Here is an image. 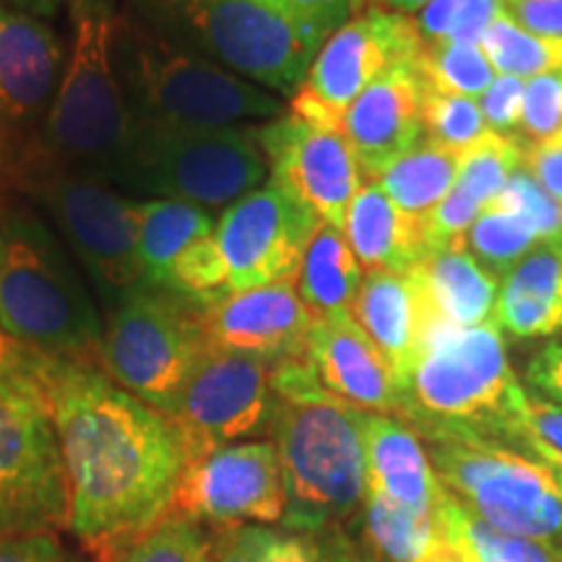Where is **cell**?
<instances>
[{"label":"cell","mask_w":562,"mask_h":562,"mask_svg":"<svg viewBox=\"0 0 562 562\" xmlns=\"http://www.w3.org/2000/svg\"><path fill=\"white\" fill-rule=\"evenodd\" d=\"M19 351L50 406L76 537L97 550L157 524L186 469L172 422L100 368Z\"/></svg>","instance_id":"6da1fadb"},{"label":"cell","mask_w":562,"mask_h":562,"mask_svg":"<svg viewBox=\"0 0 562 562\" xmlns=\"http://www.w3.org/2000/svg\"><path fill=\"white\" fill-rule=\"evenodd\" d=\"M271 389L284 524L321 537L364 503V412L334 396L305 357L273 364Z\"/></svg>","instance_id":"7a4b0ae2"},{"label":"cell","mask_w":562,"mask_h":562,"mask_svg":"<svg viewBox=\"0 0 562 562\" xmlns=\"http://www.w3.org/2000/svg\"><path fill=\"white\" fill-rule=\"evenodd\" d=\"M102 318L50 227L0 209V331L32 355L100 368Z\"/></svg>","instance_id":"3957f363"},{"label":"cell","mask_w":562,"mask_h":562,"mask_svg":"<svg viewBox=\"0 0 562 562\" xmlns=\"http://www.w3.org/2000/svg\"><path fill=\"white\" fill-rule=\"evenodd\" d=\"M117 70L131 115L180 128H235L243 121H277L286 104L258 87L144 24L117 21Z\"/></svg>","instance_id":"277c9868"},{"label":"cell","mask_w":562,"mask_h":562,"mask_svg":"<svg viewBox=\"0 0 562 562\" xmlns=\"http://www.w3.org/2000/svg\"><path fill=\"white\" fill-rule=\"evenodd\" d=\"M3 172L19 191L37 201L79 258L108 305L144 286L138 266V201L100 175L63 165L42 140H26L3 154Z\"/></svg>","instance_id":"5b68a950"},{"label":"cell","mask_w":562,"mask_h":562,"mask_svg":"<svg viewBox=\"0 0 562 562\" xmlns=\"http://www.w3.org/2000/svg\"><path fill=\"white\" fill-rule=\"evenodd\" d=\"M70 47L42 146L63 165L115 180L133 115L117 70L112 0H68Z\"/></svg>","instance_id":"8992f818"},{"label":"cell","mask_w":562,"mask_h":562,"mask_svg":"<svg viewBox=\"0 0 562 562\" xmlns=\"http://www.w3.org/2000/svg\"><path fill=\"white\" fill-rule=\"evenodd\" d=\"M321 220L281 188L261 186L216 220L214 232L175 263L170 292L195 302L297 279L302 256Z\"/></svg>","instance_id":"52a82bcc"},{"label":"cell","mask_w":562,"mask_h":562,"mask_svg":"<svg viewBox=\"0 0 562 562\" xmlns=\"http://www.w3.org/2000/svg\"><path fill=\"white\" fill-rule=\"evenodd\" d=\"M521 389L495 318L425 334L402 383V417L422 438L474 432L497 440L513 393Z\"/></svg>","instance_id":"ba28073f"},{"label":"cell","mask_w":562,"mask_h":562,"mask_svg":"<svg viewBox=\"0 0 562 562\" xmlns=\"http://www.w3.org/2000/svg\"><path fill=\"white\" fill-rule=\"evenodd\" d=\"M266 178L256 128H180L133 117L112 186L211 209L232 206Z\"/></svg>","instance_id":"9c48e42d"},{"label":"cell","mask_w":562,"mask_h":562,"mask_svg":"<svg viewBox=\"0 0 562 562\" xmlns=\"http://www.w3.org/2000/svg\"><path fill=\"white\" fill-rule=\"evenodd\" d=\"M131 5L144 24L284 97L300 89L318 53L271 0H131Z\"/></svg>","instance_id":"30bf717a"},{"label":"cell","mask_w":562,"mask_h":562,"mask_svg":"<svg viewBox=\"0 0 562 562\" xmlns=\"http://www.w3.org/2000/svg\"><path fill=\"white\" fill-rule=\"evenodd\" d=\"M442 490L495 529L562 547V482L544 463L474 432L427 435Z\"/></svg>","instance_id":"8fae6325"},{"label":"cell","mask_w":562,"mask_h":562,"mask_svg":"<svg viewBox=\"0 0 562 562\" xmlns=\"http://www.w3.org/2000/svg\"><path fill=\"white\" fill-rule=\"evenodd\" d=\"M206 349L195 302L170 290L140 286L108 313L100 370L151 409L167 414Z\"/></svg>","instance_id":"7c38bea8"},{"label":"cell","mask_w":562,"mask_h":562,"mask_svg":"<svg viewBox=\"0 0 562 562\" xmlns=\"http://www.w3.org/2000/svg\"><path fill=\"white\" fill-rule=\"evenodd\" d=\"M68 526V490L47 396L16 347L0 368V537Z\"/></svg>","instance_id":"4fadbf2b"},{"label":"cell","mask_w":562,"mask_h":562,"mask_svg":"<svg viewBox=\"0 0 562 562\" xmlns=\"http://www.w3.org/2000/svg\"><path fill=\"white\" fill-rule=\"evenodd\" d=\"M419 47L412 16L389 9L355 13L323 42L286 110L321 128L341 131L349 104L393 63L414 58Z\"/></svg>","instance_id":"5bb4252c"},{"label":"cell","mask_w":562,"mask_h":562,"mask_svg":"<svg viewBox=\"0 0 562 562\" xmlns=\"http://www.w3.org/2000/svg\"><path fill=\"white\" fill-rule=\"evenodd\" d=\"M273 364L258 357L211 347L165 414L178 430L186 467L222 446L271 427Z\"/></svg>","instance_id":"9a60e30c"},{"label":"cell","mask_w":562,"mask_h":562,"mask_svg":"<svg viewBox=\"0 0 562 562\" xmlns=\"http://www.w3.org/2000/svg\"><path fill=\"white\" fill-rule=\"evenodd\" d=\"M286 495L271 440L222 446L182 469L170 503L172 516L214 529L284 521Z\"/></svg>","instance_id":"2e32d148"},{"label":"cell","mask_w":562,"mask_h":562,"mask_svg":"<svg viewBox=\"0 0 562 562\" xmlns=\"http://www.w3.org/2000/svg\"><path fill=\"white\" fill-rule=\"evenodd\" d=\"M256 140L269 161V182L311 209L323 224L344 232L349 201L362 186L347 136L286 110L277 121L256 128Z\"/></svg>","instance_id":"e0dca14e"},{"label":"cell","mask_w":562,"mask_h":562,"mask_svg":"<svg viewBox=\"0 0 562 562\" xmlns=\"http://www.w3.org/2000/svg\"><path fill=\"white\" fill-rule=\"evenodd\" d=\"M66 58L50 24L0 3V128L19 136L47 123Z\"/></svg>","instance_id":"ac0fdd59"},{"label":"cell","mask_w":562,"mask_h":562,"mask_svg":"<svg viewBox=\"0 0 562 562\" xmlns=\"http://www.w3.org/2000/svg\"><path fill=\"white\" fill-rule=\"evenodd\" d=\"M313 321L294 281L256 286L201 307L211 347L240 351L269 364L305 357Z\"/></svg>","instance_id":"d6986e66"},{"label":"cell","mask_w":562,"mask_h":562,"mask_svg":"<svg viewBox=\"0 0 562 562\" xmlns=\"http://www.w3.org/2000/svg\"><path fill=\"white\" fill-rule=\"evenodd\" d=\"M417 58V55H414ZM414 58L393 63L349 104L341 133L355 149L362 180H375L425 138L422 125V81Z\"/></svg>","instance_id":"ffe728a7"},{"label":"cell","mask_w":562,"mask_h":562,"mask_svg":"<svg viewBox=\"0 0 562 562\" xmlns=\"http://www.w3.org/2000/svg\"><path fill=\"white\" fill-rule=\"evenodd\" d=\"M305 360L341 402L368 414L402 417V385L351 313L313 321Z\"/></svg>","instance_id":"44dd1931"},{"label":"cell","mask_w":562,"mask_h":562,"mask_svg":"<svg viewBox=\"0 0 562 562\" xmlns=\"http://www.w3.org/2000/svg\"><path fill=\"white\" fill-rule=\"evenodd\" d=\"M409 273L425 311V334L435 328H472L495 315L501 281L476 261L467 240L427 248Z\"/></svg>","instance_id":"7402d4cb"},{"label":"cell","mask_w":562,"mask_h":562,"mask_svg":"<svg viewBox=\"0 0 562 562\" xmlns=\"http://www.w3.org/2000/svg\"><path fill=\"white\" fill-rule=\"evenodd\" d=\"M362 440L364 492L406 508H438L446 501L425 442L412 425L391 414L364 412Z\"/></svg>","instance_id":"603a6c76"},{"label":"cell","mask_w":562,"mask_h":562,"mask_svg":"<svg viewBox=\"0 0 562 562\" xmlns=\"http://www.w3.org/2000/svg\"><path fill=\"white\" fill-rule=\"evenodd\" d=\"M351 318L368 334L391 364L398 385L409 372L414 355L425 339V311L409 271L364 273L351 305Z\"/></svg>","instance_id":"cb8c5ba5"},{"label":"cell","mask_w":562,"mask_h":562,"mask_svg":"<svg viewBox=\"0 0 562 562\" xmlns=\"http://www.w3.org/2000/svg\"><path fill=\"white\" fill-rule=\"evenodd\" d=\"M492 318L516 339L562 334V240L539 243L505 273Z\"/></svg>","instance_id":"d4e9b609"},{"label":"cell","mask_w":562,"mask_h":562,"mask_svg":"<svg viewBox=\"0 0 562 562\" xmlns=\"http://www.w3.org/2000/svg\"><path fill=\"white\" fill-rule=\"evenodd\" d=\"M344 237L362 271H409L425 256L419 220L404 214L378 182H362L344 216Z\"/></svg>","instance_id":"484cf974"},{"label":"cell","mask_w":562,"mask_h":562,"mask_svg":"<svg viewBox=\"0 0 562 562\" xmlns=\"http://www.w3.org/2000/svg\"><path fill=\"white\" fill-rule=\"evenodd\" d=\"M209 209L186 201H138V266L144 286L170 290L175 263L214 232Z\"/></svg>","instance_id":"4316f807"},{"label":"cell","mask_w":562,"mask_h":562,"mask_svg":"<svg viewBox=\"0 0 562 562\" xmlns=\"http://www.w3.org/2000/svg\"><path fill=\"white\" fill-rule=\"evenodd\" d=\"M362 279L364 271L344 232L321 222L307 243L294 279L300 300L305 302L313 318L351 313Z\"/></svg>","instance_id":"83f0119b"},{"label":"cell","mask_w":562,"mask_h":562,"mask_svg":"<svg viewBox=\"0 0 562 562\" xmlns=\"http://www.w3.org/2000/svg\"><path fill=\"white\" fill-rule=\"evenodd\" d=\"M459 151L425 136L414 149L393 159L372 182H378L404 214L422 220L451 193L459 175Z\"/></svg>","instance_id":"f1b7e54d"},{"label":"cell","mask_w":562,"mask_h":562,"mask_svg":"<svg viewBox=\"0 0 562 562\" xmlns=\"http://www.w3.org/2000/svg\"><path fill=\"white\" fill-rule=\"evenodd\" d=\"M364 531L383 562H417L442 529L440 508H406L364 492Z\"/></svg>","instance_id":"f546056e"},{"label":"cell","mask_w":562,"mask_h":562,"mask_svg":"<svg viewBox=\"0 0 562 562\" xmlns=\"http://www.w3.org/2000/svg\"><path fill=\"white\" fill-rule=\"evenodd\" d=\"M440 521L467 562H562V547L495 529L453 503L448 492Z\"/></svg>","instance_id":"4dcf8cb0"},{"label":"cell","mask_w":562,"mask_h":562,"mask_svg":"<svg viewBox=\"0 0 562 562\" xmlns=\"http://www.w3.org/2000/svg\"><path fill=\"white\" fill-rule=\"evenodd\" d=\"M100 562H214L199 524L165 513L144 531L91 550Z\"/></svg>","instance_id":"1f68e13d"},{"label":"cell","mask_w":562,"mask_h":562,"mask_svg":"<svg viewBox=\"0 0 562 562\" xmlns=\"http://www.w3.org/2000/svg\"><path fill=\"white\" fill-rule=\"evenodd\" d=\"M414 68L422 87L440 94L476 100L495 81V68L490 66L480 42H422Z\"/></svg>","instance_id":"d6a6232c"},{"label":"cell","mask_w":562,"mask_h":562,"mask_svg":"<svg viewBox=\"0 0 562 562\" xmlns=\"http://www.w3.org/2000/svg\"><path fill=\"white\" fill-rule=\"evenodd\" d=\"M497 440L524 448L562 482V409L524 389L513 393Z\"/></svg>","instance_id":"836d02e7"},{"label":"cell","mask_w":562,"mask_h":562,"mask_svg":"<svg viewBox=\"0 0 562 562\" xmlns=\"http://www.w3.org/2000/svg\"><path fill=\"white\" fill-rule=\"evenodd\" d=\"M480 45L490 66L501 76H518L529 81L533 76L562 68V37L533 34L505 13L492 21Z\"/></svg>","instance_id":"e575fe53"},{"label":"cell","mask_w":562,"mask_h":562,"mask_svg":"<svg viewBox=\"0 0 562 562\" xmlns=\"http://www.w3.org/2000/svg\"><path fill=\"white\" fill-rule=\"evenodd\" d=\"M539 243H544L539 232L518 211L501 203L484 206L467 232V248L495 277H505Z\"/></svg>","instance_id":"d590c367"},{"label":"cell","mask_w":562,"mask_h":562,"mask_svg":"<svg viewBox=\"0 0 562 562\" xmlns=\"http://www.w3.org/2000/svg\"><path fill=\"white\" fill-rule=\"evenodd\" d=\"M524 165V146L516 136L487 131L480 140L461 151L456 191L480 206H490L501 195L505 182Z\"/></svg>","instance_id":"8d00e7d4"},{"label":"cell","mask_w":562,"mask_h":562,"mask_svg":"<svg viewBox=\"0 0 562 562\" xmlns=\"http://www.w3.org/2000/svg\"><path fill=\"white\" fill-rule=\"evenodd\" d=\"M501 13V0H430L412 19L425 45L427 42H482L484 32Z\"/></svg>","instance_id":"74e56055"},{"label":"cell","mask_w":562,"mask_h":562,"mask_svg":"<svg viewBox=\"0 0 562 562\" xmlns=\"http://www.w3.org/2000/svg\"><path fill=\"white\" fill-rule=\"evenodd\" d=\"M422 125L425 136L446 149L463 151L487 133L480 100L461 94H440L422 89Z\"/></svg>","instance_id":"f35d334b"},{"label":"cell","mask_w":562,"mask_h":562,"mask_svg":"<svg viewBox=\"0 0 562 562\" xmlns=\"http://www.w3.org/2000/svg\"><path fill=\"white\" fill-rule=\"evenodd\" d=\"M492 203L518 211L542 240H562V206L531 178L524 165L510 175L501 195Z\"/></svg>","instance_id":"ab89813d"},{"label":"cell","mask_w":562,"mask_h":562,"mask_svg":"<svg viewBox=\"0 0 562 562\" xmlns=\"http://www.w3.org/2000/svg\"><path fill=\"white\" fill-rule=\"evenodd\" d=\"M562 136V68L526 81L521 144H544Z\"/></svg>","instance_id":"60d3db41"},{"label":"cell","mask_w":562,"mask_h":562,"mask_svg":"<svg viewBox=\"0 0 562 562\" xmlns=\"http://www.w3.org/2000/svg\"><path fill=\"white\" fill-rule=\"evenodd\" d=\"M321 50V45L351 19V0H271Z\"/></svg>","instance_id":"b9f144b4"},{"label":"cell","mask_w":562,"mask_h":562,"mask_svg":"<svg viewBox=\"0 0 562 562\" xmlns=\"http://www.w3.org/2000/svg\"><path fill=\"white\" fill-rule=\"evenodd\" d=\"M482 206L467 199L461 191L451 188V193L442 199L432 211H427L419 220L422 240L427 248H438V245L453 243V240H467V232L472 227L476 216H480Z\"/></svg>","instance_id":"7bdbcfd3"},{"label":"cell","mask_w":562,"mask_h":562,"mask_svg":"<svg viewBox=\"0 0 562 562\" xmlns=\"http://www.w3.org/2000/svg\"><path fill=\"white\" fill-rule=\"evenodd\" d=\"M524 94L526 79H518V76H495V81L480 97V108L487 128L503 133V136H516V131H521Z\"/></svg>","instance_id":"ee69618b"},{"label":"cell","mask_w":562,"mask_h":562,"mask_svg":"<svg viewBox=\"0 0 562 562\" xmlns=\"http://www.w3.org/2000/svg\"><path fill=\"white\" fill-rule=\"evenodd\" d=\"M0 562H79L55 531L0 537Z\"/></svg>","instance_id":"f6af8a7d"},{"label":"cell","mask_w":562,"mask_h":562,"mask_svg":"<svg viewBox=\"0 0 562 562\" xmlns=\"http://www.w3.org/2000/svg\"><path fill=\"white\" fill-rule=\"evenodd\" d=\"M526 383L539 396L562 409V336L547 341L537 355L526 362Z\"/></svg>","instance_id":"bcb514c9"},{"label":"cell","mask_w":562,"mask_h":562,"mask_svg":"<svg viewBox=\"0 0 562 562\" xmlns=\"http://www.w3.org/2000/svg\"><path fill=\"white\" fill-rule=\"evenodd\" d=\"M503 13L542 37H562V0H501Z\"/></svg>","instance_id":"7dc6e473"},{"label":"cell","mask_w":562,"mask_h":562,"mask_svg":"<svg viewBox=\"0 0 562 562\" xmlns=\"http://www.w3.org/2000/svg\"><path fill=\"white\" fill-rule=\"evenodd\" d=\"M524 167L562 206V136L544 144H521Z\"/></svg>","instance_id":"c3c4849f"},{"label":"cell","mask_w":562,"mask_h":562,"mask_svg":"<svg viewBox=\"0 0 562 562\" xmlns=\"http://www.w3.org/2000/svg\"><path fill=\"white\" fill-rule=\"evenodd\" d=\"M321 539L323 542H318V550L323 554V562H383L378 560L375 552L351 544V539L344 537L339 529L321 533Z\"/></svg>","instance_id":"681fc988"},{"label":"cell","mask_w":562,"mask_h":562,"mask_svg":"<svg viewBox=\"0 0 562 562\" xmlns=\"http://www.w3.org/2000/svg\"><path fill=\"white\" fill-rule=\"evenodd\" d=\"M417 562H467V558H463V552L456 547L453 539L448 537L446 529H440L435 542L427 547Z\"/></svg>","instance_id":"f907efd6"},{"label":"cell","mask_w":562,"mask_h":562,"mask_svg":"<svg viewBox=\"0 0 562 562\" xmlns=\"http://www.w3.org/2000/svg\"><path fill=\"white\" fill-rule=\"evenodd\" d=\"M9 3L13 5V9L45 19V16H53V13L58 11L63 3H68V0H9Z\"/></svg>","instance_id":"816d5d0a"},{"label":"cell","mask_w":562,"mask_h":562,"mask_svg":"<svg viewBox=\"0 0 562 562\" xmlns=\"http://www.w3.org/2000/svg\"><path fill=\"white\" fill-rule=\"evenodd\" d=\"M430 0H385L383 9H389L393 13H404V16H414L419 13Z\"/></svg>","instance_id":"f5cc1de1"},{"label":"cell","mask_w":562,"mask_h":562,"mask_svg":"<svg viewBox=\"0 0 562 562\" xmlns=\"http://www.w3.org/2000/svg\"><path fill=\"white\" fill-rule=\"evenodd\" d=\"M13 355H16V344H13L9 336L0 331V368H5L13 360Z\"/></svg>","instance_id":"db71d44e"},{"label":"cell","mask_w":562,"mask_h":562,"mask_svg":"<svg viewBox=\"0 0 562 562\" xmlns=\"http://www.w3.org/2000/svg\"><path fill=\"white\" fill-rule=\"evenodd\" d=\"M385 0H351V11L355 13H362V11H370V9H383ZM351 13V16H355Z\"/></svg>","instance_id":"11a10c76"},{"label":"cell","mask_w":562,"mask_h":562,"mask_svg":"<svg viewBox=\"0 0 562 562\" xmlns=\"http://www.w3.org/2000/svg\"><path fill=\"white\" fill-rule=\"evenodd\" d=\"M0 170H3V151H0Z\"/></svg>","instance_id":"9f6ffc18"}]
</instances>
